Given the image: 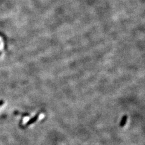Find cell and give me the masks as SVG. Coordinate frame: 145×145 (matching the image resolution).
<instances>
[{
    "label": "cell",
    "mask_w": 145,
    "mask_h": 145,
    "mask_svg": "<svg viewBox=\"0 0 145 145\" xmlns=\"http://www.w3.org/2000/svg\"><path fill=\"white\" fill-rule=\"evenodd\" d=\"M4 104V101H2V100H1V101H0V106H2V105H3Z\"/></svg>",
    "instance_id": "3957f363"
},
{
    "label": "cell",
    "mask_w": 145,
    "mask_h": 145,
    "mask_svg": "<svg viewBox=\"0 0 145 145\" xmlns=\"http://www.w3.org/2000/svg\"><path fill=\"white\" fill-rule=\"evenodd\" d=\"M127 120H128V116H127L126 115H124V116H123L122 119L121 121H120V124H119L120 126V127H124V125L126 124Z\"/></svg>",
    "instance_id": "7a4b0ae2"
},
{
    "label": "cell",
    "mask_w": 145,
    "mask_h": 145,
    "mask_svg": "<svg viewBox=\"0 0 145 145\" xmlns=\"http://www.w3.org/2000/svg\"><path fill=\"white\" fill-rule=\"evenodd\" d=\"M39 116V113L37 114L36 115H35L33 117H32V119H30L29 120H28L26 124H25V126H30V124H33V123L36 122V120H37L38 119Z\"/></svg>",
    "instance_id": "6da1fadb"
}]
</instances>
